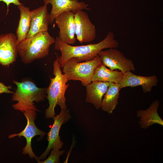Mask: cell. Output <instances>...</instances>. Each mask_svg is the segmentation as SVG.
Returning <instances> with one entry per match:
<instances>
[{
    "label": "cell",
    "mask_w": 163,
    "mask_h": 163,
    "mask_svg": "<svg viewBox=\"0 0 163 163\" xmlns=\"http://www.w3.org/2000/svg\"><path fill=\"white\" fill-rule=\"evenodd\" d=\"M13 82L17 88L13 94L11 100L18 102L12 105L13 108L23 113L29 109L38 111L34 102H39L44 100L46 88H38L30 81L18 82L14 80Z\"/></svg>",
    "instance_id": "cell-4"
},
{
    "label": "cell",
    "mask_w": 163,
    "mask_h": 163,
    "mask_svg": "<svg viewBox=\"0 0 163 163\" xmlns=\"http://www.w3.org/2000/svg\"><path fill=\"white\" fill-rule=\"evenodd\" d=\"M31 12L30 26L26 38L40 32L48 31L50 24V14L47 5L41 6Z\"/></svg>",
    "instance_id": "cell-14"
},
{
    "label": "cell",
    "mask_w": 163,
    "mask_h": 163,
    "mask_svg": "<svg viewBox=\"0 0 163 163\" xmlns=\"http://www.w3.org/2000/svg\"><path fill=\"white\" fill-rule=\"evenodd\" d=\"M74 18L73 12L66 11L59 15L54 21L59 29V38L68 44H74L76 41Z\"/></svg>",
    "instance_id": "cell-11"
},
{
    "label": "cell",
    "mask_w": 163,
    "mask_h": 163,
    "mask_svg": "<svg viewBox=\"0 0 163 163\" xmlns=\"http://www.w3.org/2000/svg\"><path fill=\"white\" fill-rule=\"evenodd\" d=\"M64 150L53 149L49 157L44 161H40L39 163H60L59 157L64 153Z\"/></svg>",
    "instance_id": "cell-20"
},
{
    "label": "cell",
    "mask_w": 163,
    "mask_h": 163,
    "mask_svg": "<svg viewBox=\"0 0 163 163\" xmlns=\"http://www.w3.org/2000/svg\"><path fill=\"white\" fill-rule=\"evenodd\" d=\"M20 18L16 30L18 43L25 39L29 32L30 24L31 12L30 8L23 4L18 6Z\"/></svg>",
    "instance_id": "cell-19"
},
{
    "label": "cell",
    "mask_w": 163,
    "mask_h": 163,
    "mask_svg": "<svg viewBox=\"0 0 163 163\" xmlns=\"http://www.w3.org/2000/svg\"><path fill=\"white\" fill-rule=\"evenodd\" d=\"M55 41L48 31L40 32L19 43L18 53L22 62L28 64L48 56L49 48Z\"/></svg>",
    "instance_id": "cell-3"
},
{
    "label": "cell",
    "mask_w": 163,
    "mask_h": 163,
    "mask_svg": "<svg viewBox=\"0 0 163 163\" xmlns=\"http://www.w3.org/2000/svg\"><path fill=\"white\" fill-rule=\"evenodd\" d=\"M109 83V82L95 81L85 86L86 101L93 104L97 109L101 108L103 97Z\"/></svg>",
    "instance_id": "cell-15"
},
{
    "label": "cell",
    "mask_w": 163,
    "mask_h": 163,
    "mask_svg": "<svg viewBox=\"0 0 163 163\" xmlns=\"http://www.w3.org/2000/svg\"><path fill=\"white\" fill-rule=\"evenodd\" d=\"M158 82L157 77L155 75L139 76L133 74L131 71H128L124 73L119 84L122 88L140 86L143 92L146 93L151 92L153 88L157 86Z\"/></svg>",
    "instance_id": "cell-13"
},
{
    "label": "cell",
    "mask_w": 163,
    "mask_h": 163,
    "mask_svg": "<svg viewBox=\"0 0 163 163\" xmlns=\"http://www.w3.org/2000/svg\"><path fill=\"white\" fill-rule=\"evenodd\" d=\"M69 109L61 110L58 115L53 117L54 122L47 133L48 146L45 152L38 157V163L40 160L43 159L48 155L51 149H59L62 146L63 142L61 140L59 133L62 125L67 122L71 118Z\"/></svg>",
    "instance_id": "cell-8"
},
{
    "label": "cell",
    "mask_w": 163,
    "mask_h": 163,
    "mask_svg": "<svg viewBox=\"0 0 163 163\" xmlns=\"http://www.w3.org/2000/svg\"><path fill=\"white\" fill-rule=\"evenodd\" d=\"M74 22L76 39L80 43L90 42L95 39L96 29L87 13L82 10L77 11L75 13Z\"/></svg>",
    "instance_id": "cell-9"
},
{
    "label": "cell",
    "mask_w": 163,
    "mask_h": 163,
    "mask_svg": "<svg viewBox=\"0 0 163 163\" xmlns=\"http://www.w3.org/2000/svg\"><path fill=\"white\" fill-rule=\"evenodd\" d=\"M36 111L34 110L29 109L23 112L27 120L26 127L21 132L10 135L8 137V138H12L16 136L19 137H24L26 140V144L23 149V154H27L30 158H34L38 162V157L34 154L32 148L31 140L34 136L37 135L40 136L43 138L45 136L46 133L38 128L35 123L34 120L37 116Z\"/></svg>",
    "instance_id": "cell-6"
},
{
    "label": "cell",
    "mask_w": 163,
    "mask_h": 163,
    "mask_svg": "<svg viewBox=\"0 0 163 163\" xmlns=\"http://www.w3.org/2000/svg\"><path fill=\"white\" fill-rule=\"evenodd\" d=\"M122 88L119 83L110 82L102 99L101 107L109 114H112L118 104L120 91Z\"/></svg>",
    "instance_id": "cell-17"
},
{
    "label": "cell",
    "mask_w": 163,
    "mask_h": 163,
    "mask_svg": "<svg viewBox=\"0 0 163 163\" xmlns=\"http://www.w3.org/2000/svg\"><path fill=\"white\" fill-rule=\"evenodd\" d=\"M101 62L98 55L91 60L83 62H78L76 58H72L65 63L62 71L69 80L79 81L86 86L91 82L95 69Z\"/></svg>",
    "instance_id": "cell-5"
},
{
    "label": "cell",
    "mask_w": 163,
    "mask_h": 163,
    "mask_svg": "<svg viewBox=\"0 0 163 163\" xmlns=\"http://www.w3.org/2000/svg\"><path fill=\"white\" fill-rule=\"evenodd\" d=\"M124 73L120 71L108 69L101 62L95 69L91 82L97 81L119 83Z\"/></svg>",
    "instance_id": "cell-18"
},
{
    "label": "cell",
    "mask_w": 163,
    "mask_h": 163,
    "mask_svg": "<svg viewBox=\"0 0 163 163\" xmlns=\"http://www.w3.org/2000/svg\"><path fill=\"white\" fill-rule=\"evenodd\" d=\"M98 55L102 63L111 70L118 69L123 73L135 71L133 61L116 48L102 50Z\"/></svg>",
    "instance_id": "cell-7"
},
{
    "label": "cell",
    "mask_w": 163,
    "mask_h": 163,
    "mask_svg": "<svg viewBox=\"0 0 163 163\" xmlns=\"http://www.w3.org/2000/svg\"><path fill=\"white\" fill-rule=\"evenodd\" d=\"M159 104V101L156 99L147 109L137 111V116L140 117L139 123L141 128L147 129L155 124L163 126V120L158 112Z\"/></svg>",
    "instance_id": "cell-16"
},
{
    "label": "cell",
    "mask_w": 163,
    "mask_h": 163,
    "mask_svg": "<svg viewBox=\"0 0 163 163\" xmlns=\"http://www.w3.org/2000/svg\"><path fill=\"white\" fill-rule=\"evenodd\" d=\"M54 43V49L61 53L60 56H57L62 68L70 58H75L78 62L90 61L97 56L101 50L117 48L119 45L118 42L115 39L114 33L111 31L108 33L104 39L97 43L73 46L62 42L58 37L56 38Z\"/></svg>",
    "instance_id": "cell-1"
},
{
    "label": "cell",
    "mask_w": 163,
    "mask_h": 163,
    "mask_svg": "<svg viewBox=\"0 0 163 163\" xmlns=\"http://www.w3.org/2000/svg\"><path fill=\"white\" fill-rule=\"evenodd\" d=\"M53 66V74L54 77L50 78V82L46 90V97L49 106L45 110V116L48 119L53 118L56 115L55 108L56 105L60 107L61 110L67 109L65 93L69 85L67 84L69 80L66 75L62 73L57 56Z\"/></svg>",
    "instance_id": "cell-2"
},
{
    "label": "cell",
    "mask_w": 163,
    "mask_h": 163,
    "mask_svg": "<svg viewBox=\"0 0 163 163\" xmlns=\"http://www.w3.org/2000/svg\"><path fill=\"white\" fill-rule=\"evenodd\" d=\"M12 86L5 85L4 83L0 82V94L3 93L13 94L14 92L10 90Z\"/></svg>",
    "instance_id": "cell-21"
},
{
    "label": "cell",
    "mask_w": 163,
    "mask_h": 163,
    "mask_svg": "<svg viewBox=\"0 0 163 163\" xmlns=\"http://www.w3.org/2000/svg\"><path fill=\"white\" fill-rule=\"evenodd\" d=\"M44 5L48 4L52 8L50 14V24H53L56 18L60 14L66 11H72L75 13L80 10L89 9L88 5L78 0H43Z\"/></svg>",
    "instance_id": "cell-12"
},
{
    "label": "cell",
    "mask_w": 163,
    "mask_h": 163,
    "mask_svg": "<svg viewBox=\"0 0 163 163\" xmlns=\"http://www.w3.org/2000/svg\"><path fill=\"white\" fill-rule=\"evenodd\" d=\"M21 0H0V2H4L7 5V12L8 11L9 7L10 4H12L15 5H17L18 6L22 5L20 1Z\"/></svg>",
    "instance_id": "cell-22"
},
{
    "label": "cell",
    "mask_w": 163,
    "mask_h": 163,
    "mask_svg": "<svg viewBox=\"0 0 163 163\" xmlns=\"http://www.w3.org/2000/svg\"><path fill=\"white\" fill-rule=\"evenodd\" d=\"M18 43L17 37L9 33L0 35V64L6 67L15 62Z\"/></svg>",
    "instance_id": "cell-10"
}]
</instances>
